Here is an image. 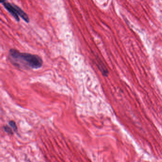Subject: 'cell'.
<instances>
[{"instance_id": "cell-1", "label": "cell", "mask_w": 162, "mask_h": 162, "mask_svg": "<svg viewBox=\"0 0 162 162\" xmlns=\"http://www.w3.org/2000/svg\"><path fill=\"white\" fill-rule=\"evenodd\" d=\"M9 57L12 63L20 69H40L43 63V60L40 56L21 52L15 49H10Z\"/></svg>"}, {"instance_id": "cell-2", "label": "cell", "mask_w": 162, "mask_h": 162, "mask_svg": "<svg viewBox=\"0 0 162 162\" xmlns=\"http://www.w3.org/2000/svg\"><path fill=\"white\" fill-rule=\"evenodd\" d=\"M0 3L17 22H19L20 21L19 16L27 23L30 22V18L27 14L17 5L5 1H1Z\"/></svg>"}, {"instance_id": "cell-3", "label": "cell", "mask_w": 162, "mask_h": 162, "mask_svg": "<svg viewBox=\"0 0 162 162\" xmlns=\"http://www.w3.org/2000/svg\"><path fill=\"white\" fill-rule=\"evenodd\" d=\"M98 67L99 69L100 70L101 72L102 73L103 75L105 76H107L108 73V70L106 69V67H104V64L102 63V62L100 61V62L99 61V63H98Z\"/></svg>"}, {"instance_id": "cell-4", "label": "cell", "mask_w": 162, "mask_h": 162, "mask_svg": "<svg viewBox=\"0 0 162 162\" xmlns=\"http://www.w3.org/2000/svg\"><path fill=\"white\" fill-rule=\"evenodd\" d=\"M9 124L10 126L13 129L15 130V131H17V127L16 124L15 123V121H10L9 122Z\"/></svg>"}, {"instance_id": "cell-5", "label": "cell", "mask_w": 162, "mask_h": 162, "mask_svg": "<svg viewBox=\"0 0 162 162\" xmlns=\"http://www.w3.org/2000/svg\"><path fill=\"white\" fill-rule=\"evenodd\" d=\"M3 129H4L5 132L9 133V134H10V135H13V130H12V129H10V127H9L8 126H5V127H3Z\"/></svg>"}]
</instances>
